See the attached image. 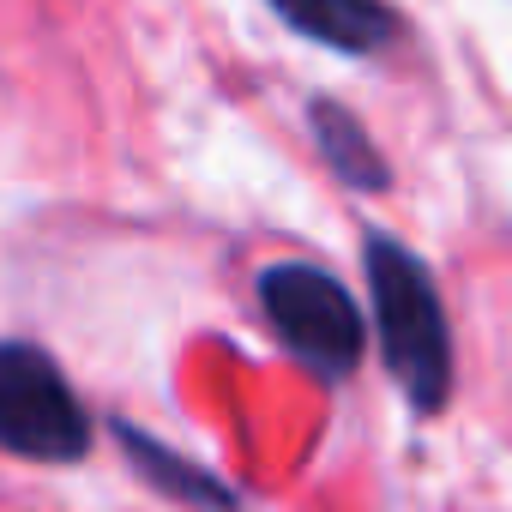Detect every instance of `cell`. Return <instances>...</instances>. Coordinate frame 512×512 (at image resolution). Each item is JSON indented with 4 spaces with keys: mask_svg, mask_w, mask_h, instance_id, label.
Masks as SVG:
<instances>
[{
    "mask_svg": "<svg viewBox=\"0 0 512 512\" xmlns=\"http://www.w3.org/2000/svg\"><path fill=\"white\" fill-rule=\"evenodd\" d=\"M272 7L314 43L344 49V55H368L380 43L398 37V13L386 0H272Z\"/></svg>",
    "mask_w": 512,
    "mask_h": 512,
    "instance_id": "obj_4",
    "label": "cell"
},
{
    "mask_svg": "<svg viewBox=\"0 0 512 512\" xmlns=\"http://www.w3.org/2000/svg\"><path fill=\"white\" fill-rule=\"evenodd\" d=\"M314 139H320L326 163H332L350 187H386V163H380V151L368 145V133L350 121V109L314 103Z\"/></svg>",
    "mask_w": 512,
    "mask_h": 512,
    "instance_id": "obj_5",
    "label": "cell"
},
{
    "mask_svg": "<svg viewBox=\"0 0 512 512\" xmlns=\"http://www.w3.org/2000/svg\"><path fill=\"white\" fill-rule=\"evenodd\" d=\"M260 302L272 314V326L284 332V344L320 368V374H350L362 362V344H368V326H362V308L350 302V290L320 272V266H272L260 278Z\"/></svg>",
    "mask_w": 512,
    "mask_h": 512,
    "instance_id": "obj_2",
    "label": "cell"
},
{
    "mask_svg": "<svg viewBox=\"0 0 512 512\" xmlns=\"http://www.w3.org/2000/svg\"><path fill=\"white\" fill-rule=\"evenodd\" d=\"M91 446L85 410L61 368L31 344H0V452L67 464Z\"/></svg>",
    "mask_w": 512,
    "mask_h": 512,
    "instance_id": "obj_3",
    "label": "cell"
},
{
    "mask_svg": "<svg viewBox=\"0 0 512 512\" xmlns=\"http://www.w3.org/2000/svg\"><path fill=\"white\" fill-rule=\"evenodd\" d=\"M362 260H368V284H374L386 368L416 398V410H440L446 386H452V344H446V314H440L428 266L392 235H368Z\"/></svg>",
    "mask_w": 512,
    "mask_h": 512,
    "instance_id": "obj_1",
    "label": "cell"
}]
</instances>
